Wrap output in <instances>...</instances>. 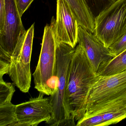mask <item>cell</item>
<instances>
[{"label": "cell", "mask_w": 126, "mask_h": 126, "mask_svg": "<svg viewBox=\"0 0 126 126\" xmlns=\"http://www.w3.org/2000/svg\"><path fill=\"white\" fill-rule=\"evenodd\" d=\"M98 76L78 45L69 65L65 94L66 108L74 122L84 116L90 91Z\"/></svg>", "instance_id": "6da1fadb"}, {"label": "cell", "mask_w": 126, "mask_h": 126, "mask_svg": "<svg viewBox=\"0 0 126 126\" xmlns=\"http://www.w3.org/2000/svg\"><path fill=\"white\" fill-rule=\"evenodd\" d=\"M76 48L64 43H57L56 82L55 93L50 95L51 116L47 123L50 126H76L68 112L65 94L69 65Z\"/></svg>", "instance_id": "7a4b0ae2"}, {"label": "cell", "mask_w": 126, "mask_h": 126, "mask_svg": "<svg viewBox=\"0 0 126 126\" xmlns=\"http://www.w3.org/2000/svg\"><path fill=\"white\" fill-rule=\"evenodd\" d=\"M55 20L53 17L50 24L45 26L39 58L33 74L35 88L47 95L54 93L55 89L52 84L56 82Z\"/></svg>", "instance_id": "3957f363"}, {"label": "cell", "mask_w": 126, "mask_h": 126, "mask_svg": "<svg viewBox=\"0 0 126 126\" xmlns=\"http://www.w3.org/2000/svg\"><path fill=\"white\" fill-rule=\"evenodd\" d=\"M126 98V71L109 76L98 75L90 91L83 118Z\"/></svg>", "instance_id": "277c9868"}, {"label": "cell", "mask_w": 126, "mask_h": 126, "mask_svg": "<svg viewBox=\"0 0 126 126\" xmlns=\"http://www.w3.org/2000/svg\"><path fill=\"white\" fill-rule=\"evenodd\" d=\"M126 33V0H117L95 19L93 34L109 48Z\"/></svg>", "instance_id": "5b68a950"}, {"label": "cell", "mask_w": 126, "mask_h": 126, "mask_svg": "<svg viewBox=\"0 0 126 126\" xmlns=\"http://www.w3.org/2000/svg\"><path fill=\"white\" fill-rule=\"evenodd\" d=\"M15 0H5L4 23L0 30V60L9 63L15 48L23 42L27 31Z\"/></svg>", "instance_id": "8992f818"}, {"label": "cell", "mask_w": 126, "mask_h": 126, "mask_svg": "<svg viewBox=\"0 0 126 126\" xmlns=\"http://www.w3.org/2000/svg\"><path fill=\"white\" fill-rule=\"evenodd\" d=\"M34 25L27 30L22 43L15 48L11 57L8 74L15 86L23 93L29 91L31 83V61Z\"/></svg>", "instance_id": "52a82bcc"}, {"label": "cell", "mask_w": 126, "mask_h": 126, "mask_svg": "<svg viewBox=\"0 0 126 126\" xmlns=\"http://www.w3.org/2000/svg\"><path fill=\"white\" fill-rule=\"evenodd\" d=\"M37 97L16 105V126H37L43 122L47 123L51 116L52 108L49 97L44 98L39 93Z\"/></svg>", "instance_id": "ba28073f"}, {"label": "cell", "mask_w": 126, "mask_h": 126, "mask_svg": "<svg viewBox=\"0 0 126 126\" xmlns=\"http://www.w3.org/2000/svg\"><path fill=\"white\" fill-rule=\"evenodd\" d=\"M79 26L68 3L65 0H57L55 24L57 43H65L75 48L78 43Z\"/></svg>", "instance_id": "9c48e42d"}, {"label": "cell", "mask_w": 126, "mask_h": 126, "mask_svg": "<svg viewBox=\"0 0 126 126\" xmlns=\"http://www.w3.org/2000/svg\"><path fill=\"white\" fill-rule=\"evenodd\" d=\"M78 43L86 54L93 69L97 72L99 65L113 57L110 50L106 47L93 33L79 26Z\"/></svg>", "instance_id": "30bf717a"}, {"label": "cell", "mask_w": 126, "mask_h": 126, "mask_svg": "<svg viewBox=\"0 0 126 126\" xmlns=\"http://www.w3.org/2000/svg\"><path fill=\"white\" fill-rule=\"evenodd\" d=\"M73 12L79 25L93 33L95 19L90 11L85 0H65Z\"/></svg>", "instance_id": "8fae6325"}, {"label": "cell", "mask_w": 126, "mask_h": 126, "mask_svg": "<svg viewBox=\"0 0 126 126\" xmlns=\"http://www.w3.org/2000/svg\"><path fill=\"white\" fill-rule=\"evenodd\" d=\"M126 71V50L99 65L97 71L99 76H109Z\"/></svg>", "instance_id": "7c38bea8"}, {"label": "cell", "mask_w": 126, "mask_h": 126, "mask_svg": "<svg viewBox=\"0 0 126 126\" xmlns=\"http://www.w3.org/2000/svg\"><path fill=\"white\" fill-rule=\"evenodd\" d=\"M16 107L12 102L0 105V126H16Z\"/></svg>", "instance_id": "4fadbf2b"}, {"label": "cell", "mask_w": 126, "mask_h": 126, "mask_svg": "<svg viewBox=\"0 0 126 126\" xmlns=\"http://www.w3.org/2000/svg\"><path fill=\"white\" fill-rule=\"evenodd\" d=\"M117 0H85L94 19Z\"/></svg>", "instance_id": "5bb4252c"}, {"label": "cell", "mask_w": 126, "mask_h": 126, "mask_svg": "<svg viewBox=\"0 0 126 126\" xmlns=\"http://www.w3.org/2000/svg\"><path fill=\"white\" fill-rule=\"evenodd\" d=\"M15 91L13 84L0 79V105L11 102L12 96Z\"/></svg>", "instance_id": "9a60e30c"}, {"label": "cell", "mask_w": 126, "mask_h": 126, "mask_svg": "<svg viewBox=\"0 0 126 126\" xmlns=\"http://www.w3.org/2000/svg\"><path fill=\"white\" fill-rule=\"evenodd\" d=\"M110 50L113 57L126 50V33L110 46Z\"/></svg>", "instance_id": "2e32d148"}, {"label": "cell", "mask_w": 126, "mask_h": 126, "mask_svg": "<svg viewBox=\"0 0 126 126\" xmlns=\"http://www.w3.org/2000/svg\"><path fill=\"white\" fill-rule=\"evenodd\" d=\"M34 0H15L19 14L21 17Z\"/></svg>", "instance_id": "e0dca14e"}, {"label": "cell", "mask_w": 126, "mask_h": 126, "mask_svg": "<svg viewBox=\"0 0 126 126\" xmlns=\"http://www.w3.org/2000/svg\"><path fill=\"white\" fill-rule=\"evenodd\" d=\"M0 30L3 28L4 23L5 9V0H0Z\"/></svg>", "instance_id": "ac0fdd59"}]
</instances>
